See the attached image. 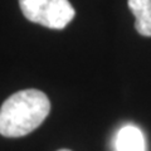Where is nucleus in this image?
<instances>
[{"mask_svg": "<svg viewBox=\"0 0 151 151\" xmlns=\"http://www.w3.org/2000/svg\"><path fill=\"white\" fill-rule=\"evenodd\" d=\"M116 151H146L144 134L139 127L126 125L121 127L115 137Z\"/></svg>", "mask_w": 151, "mask_h": 151, "instance_id": "3", "label": "nucleus"}, {"mask_svg": "<svg viewBox=\"0 0 151 151\" xmlns=\"http://www.w3.org/2000/svg\"><path fill=\"white\" fill-rule=\"evenodd\" d=\"M50 111L45 93L23 89L6 98L0 107V134L5 137H22L42 125Z\"/></svg>", "mask_w": 151, "mask_h": 151, "instance_id": "1", "label": "nucleus"}, {"mask_svg": "<svg viewBox=\"0 0 151 151\" xmlns=\"http://www.w3.org/2000/svg\"><path fill=\"white\" fill-rule=\"evenodd\" d=\"M19 5L28 20L50 29H63L76 14L68 0H19Z\"/></svg>", "mask_w": 151, "mask_h": 151, "instance_id": "2", "label": "nucleus"}, {"mask_svg": "<svg viewBox=\"0 0 151 151\" xmlns=\"http://www.w3.org/2000/svg\"><path fill=\"white\" fill-rule=\"evenodd\" d=\"M129 8L135 15L137 33L151 37V0H129Z\"/></svg>", "mask_w": 151, "mask_h": 151, "instance_id": "4", "label": "nucleus"}, {"mask_svg": "<svg viewBox=\"0 0 151 151\" xmlns=\"http://www.w3.org/2000/svg\"><path fill=\"white\" fill-rule=\"evenodd\" d=\"M59 151H70V150H67V149H62V150H59Z\"/></svg>", "mask_w": 151, "mask_h": 151, "instance_id": "5", "label": "nucleus"}]
</instances>
